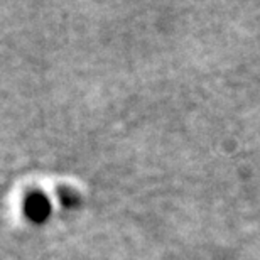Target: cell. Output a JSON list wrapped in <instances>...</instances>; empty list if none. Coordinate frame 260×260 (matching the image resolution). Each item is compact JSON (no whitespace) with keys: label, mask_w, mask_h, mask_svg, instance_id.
I'll return each mask as SVG.
<instances>
[]
</instances>
